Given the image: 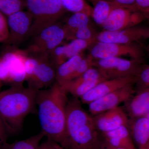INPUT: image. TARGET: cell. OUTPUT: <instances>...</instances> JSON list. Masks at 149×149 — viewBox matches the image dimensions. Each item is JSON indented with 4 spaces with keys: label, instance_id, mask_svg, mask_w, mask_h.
Here are the masks:
<instances>
[{
    "label": "cell",
    "instance_id": "6da1fadb",
    "mask_svg": "<svg viewBox=\"0 0 149 149\" xmlns=\"http://www.w3.org/2000/svg\"><path fill=\"white\" fill-rule=\"evenodd\" d=\"M67 94L55 83L47 89L38 90L36 99L41 131L48 140L62 147L65 137Z\"/></svg>",
    "mask_w": 149,
    "mask_h": 149
},
{
    "label": "cell",
    "instance_id": "7a4b0ae2",
    "mask_svg": "<svg viewBox=\"0 0 149 149\" xmlns=\"http://www.w3.org/2000/svg\"><path fill=\"white\" fill-rule=\"evenodd\" d=\"M93 116L82 107L79 98L72 97L66 107L65 140L67 149H95L101 139Z\"/></svg>",
    "mask_w": 149,
    "mask_h": 149
},
{
    "label": "cell",
    "instance_id": "3957f363",
    "mask_svg": "<svg viewBox=\"0 0 149 149\" xmlns=\"http://www.w3.org/2000/svg\"><path fill=\"white\" fill-rule=\"evenodd\" d=\"M38 91L14 85L0 93V117L8 134L18 133L24 118L34 112Z\"/></svg>",
    "mask_w": 149,
    "mask_h": 149
},
{
    "label": "cell",
    "instance_id": "277c9868",
    "mask_svg": "<svg viewBox=\"0 0 149 149\" xmlns=\"http://www.w3.org/2000/svg\"><path fill=\"white\" fill-rule=\"evenodd\" d=\"M33 22L29 36H35L44 28L56 23L65 10L59 0H27Z\"/></svg>",
    "mask_w": 149,
    "mask_h": 149
},
{
    "label": "cell",
    "instance_id": "5b68a950",
    "mask_svg": "<svg viewBox=\"0 0 149 149\" xmlns=\"http://www.w3.org/2000/svg\"><path fill=\"white\" fill-rule=\"evenodd\" d=\"M138 63L137 60L120 57L94 59V66L100 70L106 80L136 76L141 69Z\"/></svg>",
    "mask_w": 149,
    "mask_h": 149
},
{
    "label": "cell",
    "instance_id": "8992f818",
    "mask_svg": "<svg viewBox=\"0 0 149 149\" xmlns=\"http://www.w3.org/2000/svg\"><path fill=\"white\" fill-rule=\"evenodd\" d=\"M66 38L64 27L59 24H52L44 28L35 36L29 51L41 56H48Z\"/></svg>",
    "mask_w": 149,
    "mask_h": 149
},
{
    "label": "cell",
    "instance_id": "52a82bcc",
    "mask_svg": "<svg viewBox=\"0 0 149 149\" xmlns=\"http://www.w3.org/2000/svg\"><path fill=\"white\" fill-rule=\"evenodd\" d=\"M131 83L106 95L88 104L89 112L92 116L119 107L125 103L136 92Z\"/></svg>",
    "mask_w": 149,
    "mask_h": 149
},
{
    "label": "cell",
    "instance_id": "ba28073f",
    "mask_svg": "<svg viewBox=\"0 0 149 149\" xmlns=\"http://www.w3.org/2000/svg\"><path fill=\"white\" fill-rule=\"evenodd\" d=\"M7 21L9 35L5 43L15 46L29 36L33 22L32 15L29 12L22 10L12 14L8 15Z\"/></svg>",
    "mask_w": 149,
    "mask_h": 149
},
{
    "label": "cell",
    "instance_id": "9c48e42d",
    "mask_svg": "<svg viewBox=\"0 0 149 149\" xmlns=\"http://www.w3.org/2000/svg\"><path fill=\"white\" fill-rule=\"evenodd\" d=\"M106 80L100 70L93 66L80 77L61 86L72 97L80 99L99 83Z\"/></svg>",
    "mask_w": 149,
    "mask_h": 149
},
{
    "label": "cell",
    "instance_id": "30bf717a",
    "mask_svg": "<svg viewBox=\"0 0 149 149\" xmlns=\"http://www.w3.org/2000/svg\"><path fill=\"white\" fill-rule=\"evenodd\" d=\"M141 16L130 8L116 6L102 26L105 31H119L132 27L141 20Z\"/></svg>",
    "mask_w": 149,
    "mask_h": 149
},
{
    "label": "cell",
    "instance_id": "8fae6325",
    "mask_svg": "<svg viewBox=\"0 0 149 149\" xmlns=\"http://www.w3.org/2000/svg\"><path fill=\"white\" fill-rule=\"evenodd\" d=\"M139 55L138 49L132 44L122 45L96 42L91 49L90 55L94 59L124 56L137 60Z\"/></svg>",
    "mask_w": 149,
    "mask_h": 149
},
{
    "label": "cell",
    "instance_id": "7c38bea8",
    "mask_svg": "<svg viewBox=\"0 0 149 149\" xmlns=\"http://www.w3.org/2000/svg\"><path fill=\"white\" fill-rule=\"evenodd\" d=\"M93 116L95 126L100 133H106L128 126L129 118L122 107H118Z\"/></svg>",
    "mask_w": 149,
    "mask_h": 149
},
{
    "label": "cell",
    "instance_id": "4fadbf2b",
    "mask_svg": "<svg viewBox=\"0 0 149 149\" xmlns=\"http://www.w3.org/2000/svg\"><path fill=\"white\" fill-rule=\"evenodd\" d=\"M23 53L18 50L6 52L0 57V60L6 65L8 72V83L12 85H23L26 80L25 57Z\"/></svg>",
    "mask_w": 149,
    "mask_h": 149
},
{
    "label": "cell",
    "instance_id": "5bb4252c",
    "mask_svg": "<svg viewBox=\"0 0 149 149\" xmlns=\"http://www.w3.org/2000/svg\"><path fill=\"white\" fill-rule=\"evenodd\" d=\"M136 76L108 79L99 83L80 98L82 104H89L124 86L136 83Z\"/></svg>",
    "mask_w": 149,
    "mask_h": 149
},
{
    "label": "cell",
    "instance_id": "9a60e30c",
    "mask_svg": "<svg viewBox=\"0 0 149 149\" xmlns=\"http://www.w3.org/2000/svg\"><path fill=\"white\" fill-rule=\"evenodd\" d=\"M35 76L28 82V87L36 90L49 88L56 83V67L48 56H41Z\"/></svg>",
    "mask_w": 149,
    "mask_h": 149
},
{
    "label": "cell",
    "instance_id": "2e32d148",
    "mask_svg": "<svg viewBox=\"0 0 149 149\" xmlns=\"http://www.w3.org/2000/svg\"><path fill=\"white\" fill-rule=\"evenodd\" d=\"M146 33L144 30L132 27L119 31L103 30L96 36V42L131 45L134 41L145 36Z\"/></svg>",
    "mask_w": 149,
    "mask_h": 149
},
{
    "label": "cell",
    "instance_id": "e0dca14e",
    "mask_svg": "<svg viewBox=\"0 0 149 149\" xmlns=\"http://www.w3.org/2000/svg\"><path fill=\"white\" fill-rule=\"evenodd\" d=\"M122 107L130 119L146 116L149 111V88L139 89Z\"/></svg>",
    "mask_w": 149,
    "mask_h": 149
},
{
    "label": "cell",
    "instance_id": "ac0fdd59",
    "mask_svg": "<svg viewBox=\"0 0 149 149\" xmlns=\"http://www.w3.org/2000/svg\"><path fill=\"white\" fill-rule=\"evenodd\" d=\"M128 128L137 149H149V121L146 116L130 119Z\"/></svg>",
    "mask_w": 149,
    "mask_h": 149
},
{
    "label": "cell",
    "instance_id": "d6986e66",
    "mask_svg": "<svg viewBox=\"0 0 149 149\" xmlns=\"http://www.w3.org/2000/svg\"><path fill=\"white\" fill-rule=\"evenodd\" d=\"M101 134L105 141L114 146L124 149H137L127 125Z\"/></svg>",
    "mask_w": 149,
    "mask_h": 149
},
{
    "label": "cell",
    "instance_id": "ffe728a7",
    "mask_svg": "<svg viewBox=\"0 0 149 149\" xmlns=\"http://www.w3.org/2000/svg\"><path fill=\"white\" fill-rule=\"evenodd\" d=\"M83 58L79 54L68 59L58 66L56 83L61 86L71 80L74 71Z\"/></svg>",
    "mask_w": 149,
    "mask_h": 149
},
{
    "label": "cell",
    "instance_id": "44dd1931",
    "mask_svg": "<svg viewBox=\"0 0 149 149\" xmlns=\"http://www.w3.org/2000/svg\"><path fill=\"white\" fill-rule=\"evenodd\" d=\"M91 17L98 25L104 24L109 16L111 12L117 5L107 0H97L94 3Z\"/></svg>",
    "mask_w": 149,
    "mask_h": 149
},
{
    "label": "cell",
    "instance_id": "7402d4cb",
    "mask_svg": "<svg viewBox=\"0 0 149 149\" xmlns=\"http://www.w3.org/2000/svg\"><path fill=\"white\" fill-rule=\"evenodd\" d=\"M90 17L84 13H73L68 20L66 27H63L66 32V38H69L70 36L76 29L88 26Z\"/></svg>",
    "mask_w": 149,
    "mask_h": 149
},
{
    "label": "cell",
    "instance_id": "603a6c76",
    "mask_svg": "<svg viewBox=\"0 0 149 149\" xmlns=\"http://www.w3.org/2000/svg\"><path fill=\"white\" fill-rule=\"evenodd\" d=\"M45 135L42 131L34 136L12 144L6 143L2 148L6 149H38Z\"/></svg>",
    "mask_w": 149,
    "mask_h": 149
},
{
    "label": "cell",
    "instance_id": "cb8c5ba5",
    "mask_svg": "<svg viewBox=\"0 0 149 149\" xmlns=\"http://www.w3.org/2000/svg\"><path fill=\"white\" fill-rule=\"evenodd\" d=\"M65 10L75 13H84L91 17L93 7L85 0H59Z\"/></svg>",
    "mask_w": 149,
    "mask_h": 149
},
{
    "label": "cell",
    "instance_id": "d4e9b609",
    "mask_svg": "<svg viewBox=\"0 0 149 149\" xmlns=\"http://www.w3.org/2000/svg\"><path fill=\"white\" fill-rule=\"evenodd\" d=\"M91 43L85 40L74 39L67 45H65V56L67 60L80 54L83 50L90 46Z\"/></svg>",
    "mask_w": 149,
    "mask_h": 149
},
{
    "label": "cell",
    "instance_id": "484cf974",
    "mask_svg": "<svg viewBox=\"0 0 149 149\" xmlns=\"http://www.w3.org/2000/svg\"><path fill=\"white\" fill-rule=\"evenodd\" d=\"M25 5L22 0H0V11L8 16L22 10Z\"/></svg>",
    "mask_w": 149,
    "mask_h": 149
},
{
    "label": "cell",
    "instance_id": "4316f807",
    "mask_svg": "<svg viewBox=\"0 0 149 149\" xmlns=\"http://www.w3.org/2000/svg\"><path fill=\"white\" fill-rule=\"evenodd\" d=\"M69 38L72 40L77 39L85 40L91 44L96 42V37H93V33L88 26L76 29L70 36Z\"/></svg>",
    "mask_w": 149,
    "mask_h": 149
},
{
    "label": "cell",
    "instance_id": "83f0119b",
    "mask_svg": "<svg viewBox=\"0 0 149 149\" xmlns=\"http://www.w3.org/2000/svg\"><path fill=\"white\" fill-rule=\"evenodd\" d=\"M39 58L26 56L24 62L26 80L29 82L35 76L39 66Z\"/></svg>",
    "mask_w": 149,
    "mask_h": 149
},
{
    "label": "cell",
    "instance_id": "f1b7e54d",
    "mask_svg": "<svg viewBox=\"0 0 149 149\" xmlns=\"http://www.w3.org/2000/svg\"><path fill=\"white\" fill-rule=\"evenodd\" d=\"M94 66V58L91 56L83 58L74 71L71 80L80 77L91 68ZM71 81V80H70Z\"/></svg>",
    "mask_w": 149,
    "mask_h": 149
},
{
    "label": "cell",
    "instance_id": "f546056e",
    "mask_svg": "<svg viewBox=\"0 0 149 149\" xmlns=\"http://www.w3.org/2000/svg\"><path fill=\"white\" fill-rule=\"evenodd\" d=\"M136 83H138L139 89L149 88V66L141 69L136 76Z\"/></svg>",
    "mask_w": 149,
    "mask_h": 149
},
{
    "label": "cell",
    "instance_id": "4dcf8cb0",
    "mask_svg": "<svg viewBox=\"0 0 149 149\" xmlns=\"http://www.w3.org/2000/svg\"><path fill=\"white\" fill-rule=\"evenodd\" d=\"M129 8L139 13L141 15L149 16V0H136Z\"/></svg>",
    "mask_w": 149,
    "mask_h": 149
},
{
    "label": "cell",
    "instance_id": "1f68e13d",
    "mask_svg": "<svg viewBox=\"0 0 149 149\" xmlns=\"http://www.w3.org/2000/svg\"><path fill=\"white\" fill-rule=\"evenodd\" d=\"M9 35V29L7 19L4 14L0 11V42H5Z\"/></svg>",
    "mask_w": 149,
    "mask_h": 149
},
{
    "label": "cell",
    "instance_id": "d6a6232c",
    "mask_svg": "<svg viewBox=\"0 0 149 149\" xmlns=\"http://www.w3.org/2000/svg\"><path fill=\"white\" fill-rule=\"evenodd\" d=\"M62 148V146L60 144L47 139L40 144L38 149H61Z\"/></svg>",
    "mask_w": 149,
    "mask_h": 149
},
{
    "label": "cell",
    "instance_id": "836d02e7",
    "mask_svg": "<svg viewBox=\"0 0 149 149\" xmlns=\"http://www.w3.org/2000/svg\"><path fill=\"white\" fill-rule=\"evenodd\" d=\"M8 134L5 126L0 117V148H2L6 143V140Z\"/></svg>",
    "mask_w": 149,
    "mask_h": 149
},
{
    "label": "cell",
    "instance_id": "e575fe53",
    "mask_svg": "<svg viewBox=\"0 0 149 149\" xmlns=\"http://www.w3.org/2000/svg\"><path fill=\"white\" fill-rule=\"evenodd\" d=\"M95 149H124L122 148L114 146L107 142L102 136L101 139L98 145Z\"/></svg>",
    "mask_w": 149,
    "mask_h": 149
},
{
    "label": "cell",
    "instance_id": "d590c367",
    "mask_svg": "<svg viewBox=\"0 0 149 149\" xmlns=\"http://www.w3.org/2000/svg\"><path fill=\"white\" fill-rule=\"evenodd\" d=\"M118 6L129 7L133 5L136 0H107Z\"/></svg>",
    "mask_w": 149,
    "mask_h": 149
},
{
    "label": "cell",
    "instance_id": "8d00e7d4",
    "mask_svg": "<svg viewBox=\"0 0 149 149\" xmlns=\"http://www.w3.org/2000/svg\"><path fill=\"white\" fill-rule=\"evenodd\" d=\"M146 116L148 118L149 121V111H148V114H147Z\"/></svg>",
    "mask_w": 149,
    "mask_h": 149
},
{
    "label": "cell",
    "instance_id": "74e56055",
    "mask_svg": "<svg viewBox=\"0 0 149 149\" xmlns=\"http://www.w3.org/2000/svg\"><path fill=\"white\" fill-rule=\"evenodd\" d=\"M2 82H1V80H0V88L1 87L2 85Z\"/></svg>",
    "mask_w": 149,
    "mask_h": 149
},
{
    "label": "cell",
    "instance_id": "f35d334b",
    "mask_svg": "<svg viewBox=\"0 0 149 149\" xmlns=\"http://www.w3.org/2000/svg\"><path fill=\"white\" fill-rule=\"evenodd\" d=\"M90 1H92V2L94 3L96 1H97V0H90Z\"/></svg>",
    "mask_w": 149,
    "mask_h": 149
},
{
    "label": "cell",
    "instance_id": "ab89813d",
    "mask_svg": "<svg viewBox=\"0 0 149 149\" xmlns=\"http://www.w3.org/2000/svg\"><path fill=\"white\" fill-rule=\"evenodd\" d=\"M61 149H67L65 148H63V147H62V148Z\"/></svg>",
    "mask_w": 149,
    "mask_h": 149
}]
</instances>
